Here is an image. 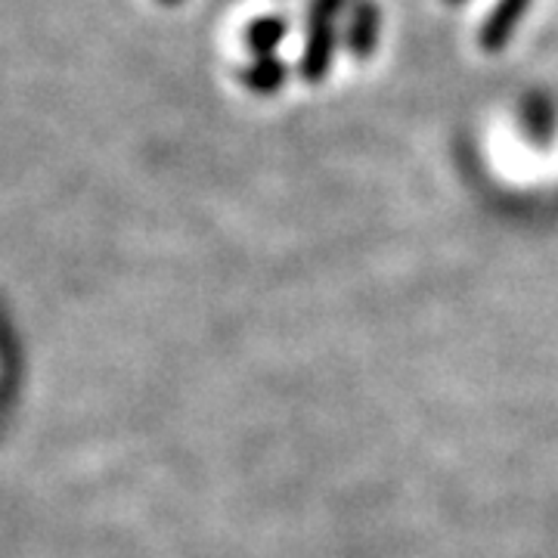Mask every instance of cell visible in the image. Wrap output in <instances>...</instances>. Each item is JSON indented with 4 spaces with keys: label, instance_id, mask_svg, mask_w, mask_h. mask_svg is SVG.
Masks as SVG:
<instances>
[{
    "label": "cell",
    "instance_id": "1",
    "mask_svg": "<svg viewBox=\"0 0 558 558\" xmlns=\"http://www.w3.org/2000/svg\"><path fill=\"white\" fill-rule=\"evenodd\" d=\"M524 7H527V0H506L502 7H499L497 13H494V20L487 25V44L494 47V44H502L506 35L512 32V22L519 20L521 13H524Z\"/></svg>",
    "mask_w": 558,
    "mask_h": 558
}]
</instances>
